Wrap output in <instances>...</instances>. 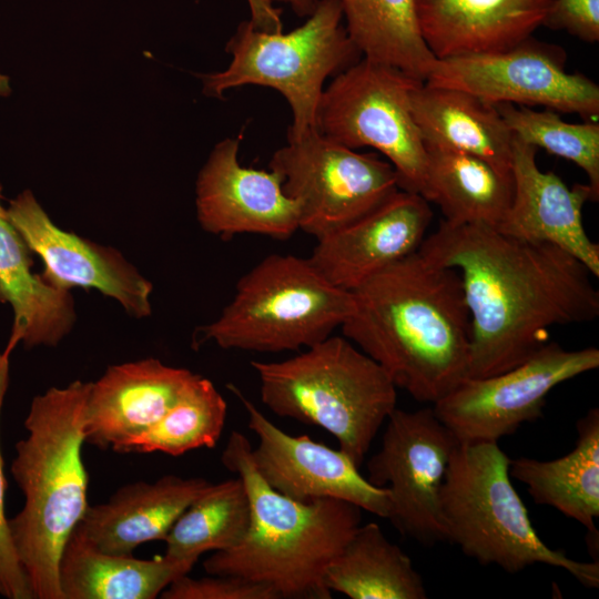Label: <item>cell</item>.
Here are the masks:
<instances>
[{
  "instance_id": "1",
  "label": "cell",
  "mask_w": 599,
  "mask_h": 599,
  "mask_svg": "<svg viewBox=\"0 0 599 599\" xmlns=\"http://www.w3.org/2000/svg\"><path fill=\"white\" fill-rule=\"evenodd\" d=\"M418 252L456 268L470 316L468 378L506 372L528 359L554 326L599 316L593 274L560 247L484 224L441 221Z\"/></svg>"
},
{
  "instance_id": "2",
  "label": "cell",
  "mask_w": 599,
  "mask_h": 599,
  "mask_svg": "<svg viewBox=\"0 0 599 599\" xmlns=\"http://www.w3.org/2000/svg\"><path fill=\"white\" fill-rule=\"evenodd\" d=\"M342 324L347 339L378 363L396 387L435 404L468 378L470 316L460 275L418 251L353 291Z\"/></svg>"
},
{
  "instance_id": "3",
  "label": "cell",
  "mask_w": 599,
  "mask_h": 599,
  "mask_svg": "<svg viewBox=\"0 0 599 599\" xmlns=\"http://www.w3.org/2000/svg\"><path fill=\"white\" fill-rule=\"evenodd\" d=\"M90 382L74 380L33 397L27 436L16 444L11 474L24 496L9 527L33 599H62L58 566L88 507L81 449Z\"/></svg>"
},
{
  "instance_id": "4",
  "label": "cell",
  "mask_w": 599,
  "mask_h": 599,
  "mask_svg": "<svg viewBox=\"0 0 599 599\" xmlns=\"http://www.w3.org/2000/svg\"><path fill=\"white\" fill-rule=\"evenodd\" d=\"M251 451L247 437L232 432L221 461L244 483L251 522L240 544L204 560L205 572L268 585L280 599H331L326 570L361 526L362 509L339 499L284 496L262 478Z\"/></svg>"
},
{
  "instance_id": "5",
  "label": "cell",
  "mask_w": 599,
  "mask_h": 599,
  "mask_svg": "<svg viewBox=\"0 0 599 599\" xmlns=\"http://www.w3.org/2000/svg\"><path fill=\"white\" fill-rule=\"evenodd\" d=\"M262 403L275 415L327 430L359 468L395 410L385 369L344 336H328L280 362L252 361Z\"/></svg>"
},
{
  "instance_id": "6",
  "label": "cell",
  "mask_w": 599,
  "mask_h": 599,
  "mask_svg": "<svg viewBox=\"0 0 599 599\" xmlns=\"http://www.w3.org/2000/svg\"><path fill=\"white\" fill-rule=\"evenodd\" d=\"M510 458L496 441L458 443L440 491L446 541L483 565L515 573L530 565L565 569L582 586H599L598 561L583 562L548 547L511 484Z\"/></svg>"
},
{
  "instance_id": "7",
  "label": "cell",
  "mask_w": 599,
  "mask_h": 599,
  "mask_svg": "<svg viewBox=\"0 0 599 599\" xmlns=\"http://www.w3.org/2000/svg\"><path fill=\"white\" fill-rule=\"evenodd\" d=\"M354 311L353 292L328 283L308 258L270 254L236 283L232 301L194 344L261 353L298 351L332 335Z\"/></svg>"
},
{
  "instance_id": "8",
  "label": "cell",
  "mask_w": 599,
  "mask_h": 599,
  "mask_svg": "<svg viewBox=\"0 0 599 599\" xmlns=\"http://www.w3.org/2000/svg\"><path fill=\"white\" fill-rule=\"evenodd\" d=\"M342 21L337 0H317L307 20L287 33L261 31L250 20L241 22L226 44L232 55L227 68L201 74L203 93L222 98L226 90L242 85L272 88L292 111L287 138L316 128L326 79L361 55Z\"/></svg>"
},
{
  "instance_id": "9",
  "label": "cell",
  "mask_w": 599,
  "mask_h": 599,
  "mask_svg": "<svg viewBox=\"0 0 599 599\" xmlns=\"http://www.w3.org/2000/svg\"><path fill=\"white\" fill-rule=\"evenodd\" d=\"M420 82L362 58L324 89L316 129L346 148L377 150L395 169L399 189L423 196L427 150L412 111V93Z\"/></svg>"
},
{
  "instance_id": "10",
  "label": "cell",
  "mask_w": 599,
  "mask_h": 599,
  "mask_svg": "<svg viewBox=\"0 0 599 599\" xmlns=\"http://www.w3.org/2000/svg\"><path fill=\"white\" fill-rule=\"evenodd\" d=\"M284 193L298 205L300 230L316 240L341 229L399 190L395 169L373 153H359L316 128L276 150L268 163Z\"/></svg>"
},
{
  "instance_id": "11",
  "label": "cell",
  "mask_w": 599,
  "mask_h": 599,
  "mask_svg": "<svg viewBox=\"0 0 599 599\" xmlns=\"http://www.w3.org/2000/svg\"><path fill=\"white\" fill-rule=\"evenodd\" d=\"M598 367V348L568 351L548 342L506 372L464 379L433 410L459 443H498L540 418L552 388Z\"/></svg>"
},
{
  "instance_id": "12",
  "label": "cell",
  "mask_w": 599,
  "mask_h": 599,
  "mask_svg": "<svg viewBox=\"0 0 599 599\" xmlns=\"http://www.w3.org/2000/svg\"><path fill=\"white\" fill-rule=\"evenodd\" d=\"M566 60L562 48L530 37L506 51L436 60L424 82L463 90L494 105L544 106L597 120L598 84L568 72Z\"/></svg>"
},
{
  "instance_id": "13",
  "label": "cell",
  "mask_w": 599,
  "mask_h": 599,
  "mask_svg": "<svg viewBox=\"0 0 599 599\" xmlns=\"http://www.w3.org/2000/svg\"><path fill=\"white\" fill-rule=\"evenodd\" d=\"M458 443L433 407H396L386 420L379 450L367 463L368 481L389 493L388 519L424 545L446 541L440 491Z\"/></svg>"
},
{
  "instance_id": "14",
  "label": "cell",
  "mask_w": 599,
  "mask_h": 599,
  "mask_svg": "<svg viewBox=\"0 0 599 599\" xmlns=\"http://www.w3.org/2000/svg\"><path fill=\"white\" fill-rule=\"evenodd\" d=\"M227 387L242 403L248 428L258 438L251 451L254 466L273 489L297 501L323 498L348 501L388 519L387 488L377 487L363 477L345 453L307 435L292 436L283 432L236 386Z\"/></svg>"
},
{
  "instance_id": "15",
  "label": "cell",
  "mask_w": 599,
  "mask_h": 599,
  "mask_svg": "<svg viewBox=\"0 0 599 599\" xmlns=\"http://www.w3.org/2000/svg\"><path fill=\"white\" fill-rule=\"evenodd\" d=\"M6 210L32 254L41 258V276L49 284L97 290L136 318L151 314V282L118 250L57 226L30 190L10 200Z\"/></svg>"
},
{
  "instance_id": "16",
  "label": "cell",
  "mask_w": 599,
  "mask_h": 599,
  "mask_svg": "<svg viewBox=\"0 0 599 599\" xmlns=\"http://www.w3.org/2000/svg\"><path fill=\"white\" fill-rule=\"evenodd\" d=\"M241 136L225 138L210 153L196 180V215L201 227L221 238L260 234L286 240L300 230L297 203L273 171L243 166Z\"/></svg>"
},
{
  "instance_id": "17",
  "label": "cell",
  "mask_w": 599,
  "mask_h": 599,
  "mask_svg": "<svg viewBox=\"0 0 599 599\" xmlns=\"http://www.w3.org/2000/svg\"><path fill=\"white\" fill-rule=\"evenodd\" d=\"M432 217L426 199L399 189L372 211L318 238L308 260L328 283L353 292L418 251Z\"/></svg>"
},
{
  "instance_id": "18",
  "label": "cell",
  "mask_w": 599,
  "mask_h": 599,
  "mask_svg": "<svg viewBox=\"0 0 599 599\" xmlns=\"http://www.w3.org/2000/svg\"><path fill=\"white\" fill-rule=\"evenodd\" d=\"M537 149L514 136L512 194L496 230L518 238L556 245L599 276V245L586 232L582 209L595 202L588 184L569 187L557 174L537 164Z\"/></svg>"
},
{
  "instance_id": "19",
  "label": "cell",
  "mask_w": 599,
  "mask_h": 599,
  "mask_svg": "<svg viewBox=\"0 0 599 599\" xmlns=\"http://www.w3.org/2000/svg\"><path fill=\"white\" fill-rule=\"evenodd\" d=\"M194 376L158 358L110 366L98 380L90 382L83 423L85 443L115 451L158 423Z\"/></svg>"
},
{
  "instance_id": "20",
  "label": "cell",
  "mask_w": 599,
  "mask_h": 599,
  "mask_svg": "<svg viewBox=\"0 0 599 599\" xmlns=\"http://www.w3.org/2000/svg\"><path fill=\"white\" fill-rule=\"evenodd\" d=\"M552 0H415L420 35L437 60L509 50L544 26Z\"/></svg>"
},
{
  "instance_id": "21",
  "label": "cell",
  "mask_w": 599,
  "mask_h": 599,
  "mask_svg": "<svg viewBox=\"0 0 599 599\" xmlns=\"http://www.w3.org/2000/svg\"><path fill=\"white\" fill-rule=\"evenodd\" d=\"M211 485L204 478L165 475L119 488L108 501L88 505L75 528L97 548L129 555L163 540L181 514Z\"/></svg>"
},
{
  "instance_id": "22",
  "label": "cell",
  "mask_w": 599,
  "mask_h": 599,
  "mask_svg": "<svg viewBox=\"0 0 599 599\" xmlns=\"http://www.w3.org/2000/svg\"><path fill=\"white\" fill-rule=\"evenodd\" d=\"M0 183V304L13 314L4 352L24 347L55 346L75 322L70 291L54 287L32 271V252L11 223L1 204Z\"/></svg>"
},
{
  "instance_id": "23",
  "label": "cell",
  "mask_w": 599,
  "mask_h": 599,
  "mask_svg": "<svg viewBox=\"0 0 599 599\" xmlns=\"http://www.w3.org/2000/svg\"><path fill=\"white\" fill-rule=\"evenodd\" d=\"M412 111L425 145L476 155L511 179L514 135L496 105L463 90L420 82L412 93Z\"/></svg>"
},
{
  "instance_id": "24",
  "label": "cell",
  "mask_w": 599,
  "mask_h": 599,
  "mask_svg": "<svg viewBox=\"0 0 599 599\" xmlns=\"http://www.w3.org/2000/svg\"><path fill=\"white\" fill-rule=\"evenodd\" d=\"M194 565L163 555L139 559L97 548L77 528L58 566L62 599H154Z\"/></svg>"
},
{
  "instance_id": "25",
  "label": "cell",
  "mask_w": 599,
  "mask_h": 599,
  "mask_svg": "<svg viewBox=\"0 0 599 599\" xmlns=\"http://www.w3.org/2000/svg\"><path fill=\"white\" fill-rule=\"evenodd\" d=\"M573 449L552 460L520 457L509 464L511 478L527 486L539 505L554 507L597 532L599 517V409L593 407L577 422Z\"/></svg>"
},
{
  "instance_id": "26",
  "label": "cell",
  "mask_w": 599,
  "mask_h": 599,
  "mask_svg": "<svg viewBox=\"0 0 599 599\" xmlns=\"http://www.w3.org/2000/svg\"><path fill=\"white\" fill-rule=\"evenodd\" d=\"M423 197L437 204L446 222L497 227L512 194V179L476 155L426 145Z\"/></svg>"
},
{
  "instance_id": "27",
  "label": "cell",
  "mask_w": 599,
  "mask_h": 599,
  "mask_svg": "<svg viewBox=\"0 0 599 599\" xmlns=\"http://www.w3.org/2000/svg\"><path fill=\"white\" fill-rule=\"evenodd\" d=\"M325 585L351 599L427 598L410 558L375 522L361 524L328 566Z\"/></svg>"
},
{
  "instance_id": "28",
  "label": "cell",
  "mask_w": 599,
  "mask_h": 599,
  "mask_svg": "<svg viewBox=\"0 0 599 599\" xmlns=\"http://www.w3.org/2000/svg\"><path fill=\"white\" fill-rule=\"evenodd\" d=\"M345 29L363 58L425 81L436 58L425 44L415 0H337Z\"/></svg>"
},
{
  "instance_id": "29",
  "label": "cell",
  "mask_w": 599,
  "mask_h": 599,
  "mask_svg": "<svg viewBox=\"0 0 599 599\" xmlns=\"http://www.w3.org/2000/svg\"><path fill=\"white\" fill-rule=\"evenodd\" d=\"M251 508L243 480L212 484L181 514L164 541L165 555L193 565L207 551L230 549L244 538Z\"/></svg>"
},
{
  "instance_id": "30",
  "label": "cell",
  "mask_w": 599,
  "mask_h": 599,
  "mask_svg": "<svg viewBox=\"0 0 599 599\" xmlns=\"http://www.w3.org/2000/svg\"><path fill=\"white\" fill-rule=\"evenodd\" d=\"M226 414V402L214 384L195 374L158 423L115 451L181 456L197 448H213L223 433Z\"/></svg>"
},
{
  "instance_id": "31",
  "label": "cell",
  "mask_w": 599,
  "mask_h": 599,
  "mask_svg": "<svg viewBox=\"0 0 599 599\" xmlns=\"http://www.w3.org/2000/svg\"><path fill=\"white\" fill-rule=\"evenodd\" d=\"M512 135L536 149L562 158L579 166L588 177L593 200H599V123L588 120L569 123L559 112L509 103L496 104Z\"/></svg>"
},
{
  "instance_id": "32",
  "label": "cell",
  "mask_w": 599,
  "mask_h": 599,
  "mask_svg": "<svg viewBox=\"0 0 599 599\" xmlns=\"http://www.w3.org/2000/svg\"><path fill=\"white\" fill-rule=\"evenodd\" d=\"M10 355L0 352V416L9 385ZM7 480L0 449V595L8 599H33L27 576L19 561L6 515Z\"/></svg>"
},
{
  "instance_id": "33",
  "label": "cell",
  "mask_w": 599,
  "mask_h": 599,
  "mask_svg": "<svg viewBox=\"0 0 599 599\" xmlns=\"http://www.w3.org/2000/svg\"><path fill=\"white\" fill-rule=\"evenodd\" d=\"M173 580L160 595L163 599H280L268 585L232 575H210Z\"/></svg>"
},
{
  "instance_id": "34",
  "label": "cell",
  "mask_w": 599,
  "mask_h": 599,
  "mask_svg": "<svg viewBox=\"0 0 599 599\" xmlns=\"http://www.w3.org/2000/svg\"><path fill=\"white\" fill-rule=\"evenodd\" d=\"M544 27L564 30L578 39L599 41V0H552Z\"/></svg>"
},
{
  "instance_id": "35",
  "label": "cell",
  "mask_w": 599,
  "mask_h": 599,
  "mask_svg": "<svg viewBox=\"0 0 599 599\" xmlns=\"http://www.w3.org/2000/svg\"><path fill=\"white\" fill-rule=\"evenodd\" d=\"M272 2H282L290 6L300 17H308L315 9L317 0H271Z\"/></svg>"
},
{
  "instance_id": "36",
  "label": "cell",
  "mask_w": 599,
  "mask_h": 599,
  "mask_svg": "<svg viewBox=\"0 0 599 599\" xmlns=\"http://www.w3.org/2000/svg\"><path fill=\"white\" fill-rule=\"evenodd\" d=\"M12 92L10 79L8 75L0 73V98L8 97Z\"/></svg>"
}]
</instances>
